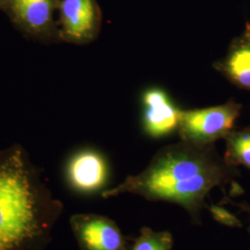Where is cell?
I'll list each match as a JSON object with an SVG mask.
<instances>
[{
  "mask_svg": "<svg viewBox=\"0 0 250 250\" xmlns=\"http://www.w3.org/2000/svg\"><path fill=\"white\" fill-rule=\"evenodd\" d=\"M242 105L234 100L214 107L181 109L178 132L181 141L206 146L224 139L234 130Z\"/></svg>",
  "mask_w": 250,
  "mask_h": 250,
  "instance_id": "3957f363",
  "label": "cell"
},
{
  "mask_svg": "<svg viewBox=\"0 0 250 250\" xmlns=\"http://www.w3.org/2000/svg\"><path fill=\"white\" fill-rule=\"evenodd\" d=\"M208 208L216 222L229 227H241L242 224L240 221L224 207L211 205Z\"/></svg>",
  "mask_w": 250,
  "mask_h": 250,
  "instance_id": "7c38bea8",
  "label": "cell"
},
{
  "mask_svg": "<svg viewBox=\"0 0 250 250\" xmlns=\"http://www.w3.org/2000/svg\"><path fill=\"white\" fill-rule=\"evenodd\" d=\"M143 129L152 138H162L178 130L181 109L174 105L168 94L161 88L145 91Z\"/></svg>",
  "mask_w": 250,
  "mask_h": 250,
  "instance_id": "52a82bcc",
  "label": "cell"
},
{
  "mask_svg": "<svg viewBox=\"0 0 250 250\" xmlns=\"http://www.w3.org/2000/svg\"><path fill=\"white\" fill-rule=\"evenodd\" d=\"M59 10L60 40L85 45L99 36L102 15L96 0H62Z\"/></svg>",
  "mask_w": 250,
  "mask_h": 250,
  "instance_id": "277c9868",
  "label": "cell"
},
{
  "mask_svg": "<svg viewBox=\"0 0 250 250\" xmlns=\"http://www.w3.org/2000/svg\"><path fill=\"white\" fill-rule=\"evenodd\" d=\"M59 3L58 0H7L4 6L22 32L44 40L58 37L54 13Z\"/></svg>",
  "mask_w": 250,
  "mask_h": 250,
  "instance_id": "8992f818",
  "label": "cell"
},
{
  "mask_svg": "<svg viewBox=\"0 0 250 250\" xmlns=\"http://www.w3.org/2000/svg\"><path fill=\"white\" fill-rule=\"evenodd\" d=\"M6 1H7V0H0V7H1L2 5H5Z\"/></svg>",
  "mask_w": 250,
  "mask_h": 250,
  "instance_id": "5bb4252c",
  "label": "cell"
},
{
  "mask_svg": "<svg viewBox=\"0 0 250 250\" xmlns=\"http://www.w3.org/2000/svg\"><path fill=\"white\" fill-rule=\"evenodd\" d=\"M224 140L226 163L233 168L243 166L250 170V125L232 130Z\"/></svg>",
  "mask_w": 250,
  "mask_h": 250,
  "instance_id": "30bf717a",
  "label": "cell"
},
{
  "mask_svg": "<svg viewBox=\"0 0 250 250\" xmlns=\"http://www.w3.org/2000/svg\"><path fill=\"white\" fill-rule=\"evenodd\" d=\"M172 245L173 239L170 232H155L148 227H143L128 250H171Z\"/></svg>",
  "mask_w": 250,
  "mask_h": 250,
  "instance_id": "8fae6325",
  "label": "cell"
},
{
  "mask_svg": "<svg viewBox=\"0 0 250 250\" xmlns=\"http://www.w3.org/2000/svg\"><path fill=\"white\" fill-rule=\"evenodd\" d=\"M224 202L225 203H228V204H233V205L237 206L238 208H240L243 211H245V212H247L249 216H250V206L248 205L247 203H235V202H233L232 201L229 197H225L224 198ZM249 232H250V227H249Z\"/></svg>",
  "mask_w": 250,
  "mask_h": 250,
  "instance_id": "4fadbf2b",
  "label": "cell"
},
{
  "mask_svg": "<svg viewBox=\"0 0 250 250\" xmlns=\"http://www.w3.org/2000/svg\"><path fill=\"white\" fill-rule=\"evenodd\" d=\"M232 85L250 92V22L247 21L239 36L233 38L223 59L213 64Z\"/></svg>",
  "mask_w": 250,
  "mask_h": 250,
  "instance_id": "9c48e42d",
  "label": "cell"
},
{
  "mask_svg": "<svg viewBox=\"0 0 250 250\" xmlns=\"http://www.w3.org/2000/svg\"><path fill=\"white\" fill-rule=\"evenodd\" d=\"M63 204L25 149H0V250H45Z\"/></svg>",
  "mask_w": 250,
  "mask_h": 250,
  "instance_id": "7a4b0ae2",
  "label": "cell"
},
{
  "mask_svg": "<svg viewBox=\"0 0 250 250\" xmlns=\"http://www.w3.org/2000/svg\"><path fill=\"white\" fill-rule=\"evenodd\" d=\"M70 225L80 250H128V243L116 223L103 215L78 213Z\"/></svg>",
  "mask_w": 250,
  "mask_h": 250,
  "instance_id": "5b68a950",
  "label": "cell"
},
{
  "mask_svg": "<svg viewBox=\"0 0 250 250\" xmlns=\"http://www.w3.org/2000/svg\"><path fill=\"white\" fill-rule=\"evenodd\" d=\"M66 175L70 186L83 194L102 189L107 182V162L99 152L84 149L75 153L67 164Z\"/></svg>",
  "mask_w": 250,
  "mask_h": 250,
  "instance_id": "ba28073f",
  "label": "cell"
},
{
  "mask_svg": "<svg viewBox=\"0 0 250 250\" xmlns=\"http://www.w3.org/2000/svg\"><path fill=\"white\" fill-rule=\"evenodd\" d=\"M238 174L237 168L226 163L214 145L200 146L181 141L160 149L142 172L104 190L101 196L134 194L149 201L174 203L188 211L194 224H200L210 191L233 184Z\"/></svg>",
  "mask_w": 250,
  "mask_h": 250,
  "instance_id": "6da1fadb",
  "label": "cell"
}]
</instances>
